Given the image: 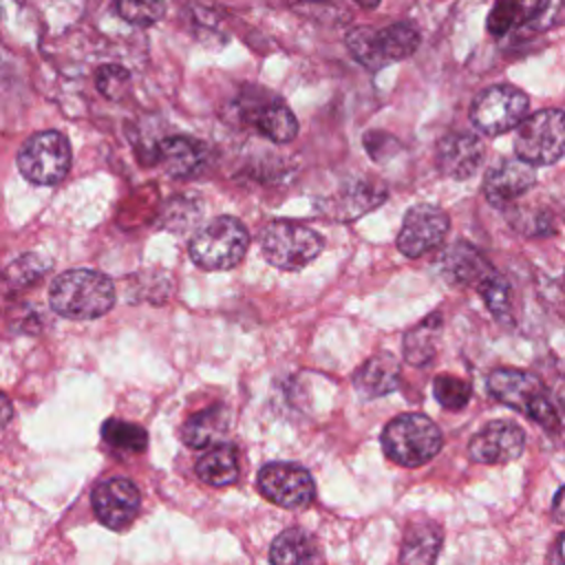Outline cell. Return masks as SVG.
<instances>
[{
	"instance_id": "6da1fadb",
	"label": "cell",
	"mask_w": 565,
	"mask_h": 565,
	"mask_svg": "<svg viewBox=\"0 0 565 565\" xmlns=\"http://www.w3.org/2000/svg\"><path fill=\"white\" fill-rule=\"evenodd\" d=\"M51 307L71 320H93L110 311L115 285L93 269H71L60 274L49 291Z\"/></svg>"
},
{
	"instance_id": "7a4b0ae2",
	"label": "cell",
	"mask_w": 565,
	"mask_h": 565,
	"mask_svg": "<svg viewBox=\"0 0 565 565\" xmlns=\"http://www.w3.org/2000/svg\"><path fill=\"white\" fill-rule=\"evenodd\" d=\"M444 446L439 426L422 413H404L393 417L382 430L384 455L404 468L428 463Z\"/></svg>"
},
{
	"instance_id": "3957f363",
	"label": "cell",
	"mask_w": 565,
	"mask_h": 565,
	"mask_svg": "<svg viewBox=\"0 0 565 565\" xmlns=\"http://www.w3.org/2000/svg\"><path fill=\"white\" fill-rule=\"evenodd\" d=\"M486 386L494 399L514 411H521L543 428L552 430L558 426V413L547 395V388L534 373L519 369H497L486 377Z\"/></svg>"
},
{
	"instance_id": "277c9868",
	"label": "cell",
	"mask_w": 565,
	"mask_h": 565,
	"mask_svg": "<svg viewBox=\"0 0 565 565\" xmlns=\"http://www.w3.org/2000/svg\"><path fill=\"white\" fill-rule=\"evenodd\" d=\"M249 247L247 227L234 216H216L190 238V258L210 271L232 269Z\"/></svg>"
},
{
	"instance_id": "5b68a950",
	"label": "cell",
	"mask_w": 565,
	"mask_h": 565,
	"mask_svg": "<svg viewBox=\"0 0 565 565\" xmlns=\"http://www.w3.org/2000/svg\"><path fill=\"white\" fill-rule=\"evenodd\" d=\"M347 46L362 66L377 71L413 55L419 46V31L408 22H395L384 29L362 26L349 33Z\"/></svg>"
},
{
	"instance_id": "8992f818",
	"label": "cell",
	"mask_w": 565,
	"mask_h": 565,
	"mask_svg": "<svg viewBox=\"0 0 565 565\" xmlns=\"http://www.w3.org/2000/svg\"><path fill=\"white\" fill-rule=\"evenodd\" d=\"M260 247L269 265L285 271H296L318 258L324 241L316 230L296 221L280 218L265 225L260 234Z\"/></svg>"
},
{
	"instance_id": "52a82bcc",
	"label": "cell",
	"mask_w": 565,
	"mask_h": 565,
	"mask_svg": "<svg viewBox=\"0 0 565 565\" xmlns=\"http://www.w3.org/2000/svg\"><path fill=\"white\" fill-rule=\"evenodd\" d=\"M514 152L532 166H552L565 154V113L545 108L516 126Z\"/></svg>"
},
{
	"instance_id": "ba28073f",
	"label": "cell",
	"mask_w": 565,
	"mask_h": 565,
	"mask_svg": "<svg viewBox=\"0 0 565 565\" xmlns=\"http://www.w3.org/2000/svg\"><path fill=\"white\" fill-rule=\"evenodd\" d=\"M71 168V146L57 130L31 135L18 152V170L38 185H53L66 177Z\"/></svg>"
},
{
	"instance_id": "9c48e42d",
	"label": "cell",
	"mask_w": 565,
	"mask_h": 565,
	"mask_svg": "<svg viewBox=\"0 0 565 565\" xmlns=\"http://www.w3.org/2000/svg\"><path fill=\"white\" fill-rule=\"evenodd\" d=\"M527 95L510 84H494L481 90L472 106L470 119L486 135H503L521 124L527 115Z\"/></svg>"
},
{
	"instance_id": "30bf717a",
	"label": "cell",
	"mask_w": 565,
	"mask_h": 565,
	"mask_svg": "<svg viewBox=\"0 0 565 565\" xmlns=\"http://www.w3.org/2000/svg\"><path fill=\"white\" fill-rule=\"evenodd\" d=\"M256 483L267 501L287 510L307 508L316 494L313 477L305 468L285 461L263 466Z\"/></svg>"
},
{
	"instance_id": "8fae6325",
	"label": "cell",
	"mask_w": 565,
	"mask_h": 565,
	"mask_svg": "<svg viewBox=\"0 0 565 565\" xmlns=\"http://www.w3.org/2000/svg\"><path fill=\"white\" fill-rule=\"evenodd\" d=\"M448 227H450V221L441 207L430 203L413 205L406 212L402 221V230L395 238L397 249L408 258H417L430 252L433 247L441 245V241L448 234Z\"/></svg>"
},
{
	"instance_id": "7c38bea8",
	"label": "cell",
	"mask_w": 565,
	"mask_h": 565,
	"mask_svg": "<svg viewBox=\"0 0 565 565\" xmlns=\"http://www.w3.org/2000/svg\"><path fill=\"white\" fill-rule=\"evenodd\" d=\"M139 503L141 497L137 486L124 477L106 479L93 490V510L110 530L128 527L139 512Z\"/></svg>"
},
{
	"instance_id": "4fadbf2b",
	"label": "cell",
	"mask_w": 565,
	"mask_h": 565,
	"mask_svg": "<svg viewBox=\"0 0 565 565\" xmlns=\"http://www.w3.org/2000/svg\"><path fill=\"white\" fill-rule=\"evenodd\" d=\"M525 448V433L514 422H490L468 444V455L479 463H508Z\"/></svg>"
},
{
	"instance_id": "5bb4252c",
	"label": "cell",
	"mask_w": 565,
	"mask_h": 565,
	"mask_svg": "<svg viewBox=\"0 0 565 565\" xmlns=\"http://www.w3.org/2000/svg\"><path fill=\"white\" fill-rule=\"evenodd\" d=\"M435 159L444 177L466 181L481 170L486 159V146L472 132H450L437 143Z\"/></svg>"
},
{
	"instance_id": "9a60e30c",
	"label": "cell",
	"mask_w": 565,
	"mask_h": 565,
	"mask_svg": "<svg viewBox=\"0 0 565 565\" xmlns=\"http://www.w3.org/2000/svg\"><path fill=\"white\" fill-rule=\"evenodd\" d=\"M536 185V170L532 163L523 159H503L492 170H488L483 179V194L486 199L497 205L505 207L523 196L527 190Z\"/></svg>"
},
{
	"instance_id": "2e32d148",
	"label": "cell",
	"mask_w": 565,
	"mask_h": 565,
	"mask_svg": "<svg viewBox=\"0 0 565 565\" xmlns=\"http://www.w3.org/2000/svg\"><path fill=\"white\" fill-rule=\"evenodd\" d=\"M386 201V188L371 179L347 181L322 205V214L335 221H353Z\"/></svg>"
},
{
	"instance_id": "e0dca14e",
	"label": "cell",
	"mask_w": 565,
	"mask_h": 565,
	"mask_svg": "<svg viewBox=\"0 0 565 565\" xmlns=\"http://www.w3.org/2000/svg\"><path fill=\"white\" fill-rule=\"evenodd\" d=\"M441 271L450 285L477 289L479 282L494 269L477 247L470 243H455L441 258Z\"/></svg>"
},
{
	"instance_id": "ac0fdd59",
	"label": "cell",
	"mask_w": 565,
	"mask_h": 565,
	"mask_svg": "<svg viewBox=\"0 0 565 565\" xmlns=\"http://www.w3.org/2000/svg\"><path fill=\"white\" fill-rule=\"evenodd\" d=\"M353 384L364 399L388 395L399 386V362L386 351L375 353L355 371Z\"/></svg>"
},
{
	"instance_id": "d6986e66",
	"label": "cell",
	"mask_w": 565,
	"mask_h": 565,
	"mask_svg": "<svg viewBox=\"0 0 565 565\" xmlns=\"http://www.w3.org/2000/svg\"><path fill=\"white\" fill-rule=\"evenodd\" d=\"M159 159L168 174L185 179L203 170L207 161V150L201 141L190 137H168L159 146Z\"/></svg>"
},
{
	"instance_id": "ffe728a7",
	"label": "cell",
	"mask_w": 565,
	"mask_h": 565,
	"mask_svg": "<svg viewBox=\"0 0 565 565\" xmlns=\"http://www.w3.org/2000/svg\"><path fill=\"white\" fill-rule=\"evenodd\" d=\"M230 428V411L225 406H212L194 413L181 430L183 441L190 448H207L221 444Z\"/></svg>"
},
{
	"instance_id": "44dd1931",
	"label": "cell",
	"mask_w": 565,
	"mask_h": 565,
	"mask_svg": "<svg viewBox=\"0 0 565 565\" xmlns=\"http://www.w3.org/2000/svg\"><path fill=\"white\" fill-rule=\"evenodd\" d=\"M249 121L263 137L276 143H289L298 135L296 115L282 102L260 104L256 110L249 113Z\"/></svg>"
},
{
	"instance_id": "7402d4cb",
	"label": "cell",
	"mask_w": 565,
	"mask_h": 565,
	"mask_svg": "<svg viewBox=\"0 0 565 565\" xmlns=\"http://www.w3.org/2000/svg\"><path fill=\"white\" fill-rule=\"evenodd\" d=\"M201 481L223 488L232 486L238 479V459L236 450L230 444H216L212 446L194 466Z\"/></svg>"
},
{
	"instance_id": "603a6c76",
	"label": "cell",
	"mask_w": 565,
	"mask_h": 565,
	"mask_svg": "<svg viewBox=\"0 0 565 565\" xmlns=\"http://www.w3.org/2000/svg\"><path fill=\"white\" fill-rule=\"evenodd\" d=\"M441 550V530L439 525L426 521L411 525L402 552H399V563H415V565H428L435 563Z\"/></svg>"
},
{
	"instance_id": "cb8c5ba5",
	"label": "cell",
	"mask_w": 565,
	"mask_h": 565,
	"mask_svg": "<svg viewBox=\"0 0 565 565\" xmlns=\"http://www.w3.org/2000/svg\"><path fill=\"white\" fill-rule=\"evenodd\" d=\"M441 333V313L426 316L404 335V358L413 366H424L435 358Z\"/></svg>"
},
{
	"instance_id": "d4e9b609",
	"label": "cell",
	"mask_w": 565,
	"mask_h": 565,
	"mask_svg": "<svg viewBox=\"0 0 565 565\" xmlns=\"http://www.w3.org/2000/svg\"><path fill=\"white\" fill-rule=\"evenodd\" d=\"M269 561L278 565H296L318 561V545L302 527H289L280 532L269 550Z\"/></svg>"
},
{
	"instance_id": "484cf974",
	"label": "cell",
	"mask_w": 565,
	"mask_h": 565,
	"mask_svg": "<svg viewBox=\"0 0 565 565\" xmlns=\"http://www.w3.org/2000/svg\"><path fill=\"white\" fill-rule=\"evenodd\" d=\"M102 437L108 446L119 448V450H128V452H139L146 448V430L132 422H124V419H108L102 426Z\"/></svg>"
},
{
	"instance_id": "4316f807",
	"label": "cell",
	"mask_w": 565,
	"mask_h": 565,
	"mask_svg": "<svg viewBox=\"0 0 565 565\" xmlns=\"http://www.w3.org/2000/svg\"><path fill=\"white\" fill-rule=\"evenodd\" d=\"M477 291L481 294L486 307L490 309V313H492L494 318H499V320L510 318L512 296H510V285H508V280H505L503 276H499L497 271L488 274V276L479 282Z\"/></svg>"
},
{
	"instance_id": "83f0119b",
	"label": "cell",
	"mask_w": 565,
	"mask_h": 565,
	"mask_svg": "<svg viewBox=\"0 0 565 565\" xmlns=\"http://www.w3.org/2000/svg\"><path fill=\"white\" fill-rule=\"evenodd\" d=\"M117 13L137 26H150L166 15V0H117Z\"/></svg>"
},
{
	"instance_id": "f1b7e54d",
	"label": "cell",
	"mask_w": 565,
	"mask_h": 565,
	"mask_svg": "<svg viewBox=\"0 0 565 565\" xmlns=\"http://www.w3.org/2000/svg\"><path fill=\"white\" fill-rule=\"evenodd\" d=\"M433 395L444 408H463L472 395L470 384L455 375H437L433 382Z\"/></svg>"
},
{
	"instance_id": "f546056e",
	"label": "cell",
	"mask_w": 565,
	"mask_h": 565,
	"mask_svg": "<svg viewBox=\"0 0 565 565\" xmlns=\"http://www.w3.org/2000/svg\"><path fill=\"white\" fill-rule=\"evenodd\" d=\"M519 22H521V0H497L488 15V31L492 35H503Z\"/></svg>"
},
{
	"instance_id": "4dcf8cb0",
	"label": "cell",
	"mask_w": 565,
	"mask_h": 565,
	"mask_svg": "<svg viewBox=\"0 0 565 565\" xmlns=\"http://www.w3.org/2000/svg\"><path fill=\"white\" fill-rule=\"evenodd\" d=\"M130 84V75L124 66H117V64H108V66H102L97 71V88L102 95H106L108 99H119L124 97L126 88Z\"/></svg>"
},
{
	"instance_id": "1f68e13d",
	"label": "cell",
	"mask_w": 565,
	"mask_h": 565,
	"mask_svg": "<svg viewBox=\"0 0 565 565\" xmlns=\"http://www.w3.org/2000/svg\"><path fill=\"white\" fill-rule=\"evenodd\" d=\"M514 212H516V218L512 216V225L519 232H523L527 236H545V234L554 232L552 230V218H550L547 212H543V210H539V212H534V210H514Z\"/></svg>"
},
{
	"instance_id": "d6a6232c",
	"label": "cell",
	"mask_w": 565,
	"mask_h": 565,
	"mask_svg": "<svg viewBox=\"0 0 565 565\" xmlns=\"http://www.w3.org/2000/svg\"><path fill=\"white\" fill-rule=\"evenodd\" d=\"M386 146H397V141L384 132H369L364 137V148L375 161H384L386 157Z\"/></svg>"
},
{
	"instance_id": "836d02e7",
	"label": "cell",
	"mask_w": 565,
	"mask_h": 565,
	"mask_svg": "<svg viewBox=\"0 0 565 565\" xmlns=\"http://www.w3.org/2000/svg\"><path fill=\"white\" fill-rule=\"evenodd\" d=\"M550 4V0H521V22L534 20L543 9Z\"/></svg>"
},
{
	"instance_id": "e575fe53",
	"label": "cell",
	"mask_w": 565,
	"mask_h": 565,
	"mask_svg": "<svg viewBox=\"0 0 565 565\" xmlns=\"http://www.w3.org/2000/svg\"><path fill=\"white\" fill-rule=\"evenodd\" d=\"M552 514H554V519H556L558 523L565 525V486H563V488L556 492V497H554Z\"/></svg>"
},
{
	"instance_id": "d590c367",
	"label": "cell",
	"mask_w": 565,
	"mask_h": 565,
	"mask_svg": "<svg viewBox=\"0 0 565 565\" xmlns=\"http://www.w3.org/2000/svg\"><path fill=\"white\" fill-rule=\"evenodd\" d=\"M13 417V406L9 402V397L0 391V428L9 424V419Z\"/></svg>"
},
{
	"instance_id": "8d00e7d4",
	"label": "cell",
	"mask_w": 565,
	"mask_h": 565,
	"mask_svg": "<svg viewBox=\"0 0 565 565\" xmlns=\"http://www.w3.org/2000/svg\"><path fill=\"white\" fill-rule=\"evenodd\" d=\"M360 7H364V9H373V7H377L380 4V0H355Z\"/></svg>"
}]
</instances>
